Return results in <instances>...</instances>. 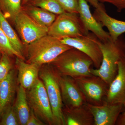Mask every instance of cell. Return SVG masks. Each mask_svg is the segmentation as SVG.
Masks as SVG:
<instances>
[{
    "instance_id": "obj_4",
    "label": "cell",
    "mask_w": 125,
    "mask_h": 125,
    "mask_svg": "<svg viewBox=\"0 0 125 125\" xmlns=\"http://www.w3.org/2000/svg\"><path fill=\"white\" fill-rule=\"evenodd\" d=\"M42 66L39 77L45 85L49 98L55 125H65L62 113L63 104L59 83L60 74L51 65Z\"/></svg>"
},
{
    "instance_id": "obj_2",
    "label": "cell",
    "mask_w": 125,
    "mask_h": 125,
    "mask_svg": "<svg viewBox=\"0 0 125 125\" xmlns=\"http://www.w3.org/2000/svg\"><path fill=\"white\" fill-rule=\"evenodd\" d=\"M61 75L73 78L91 76V66L93 62L85 53L72 48L63 52L50 64Z\"/></svg>"
},
{
    "instance_id": "obj_24",
    "label": "cell",
    "mask_w": 125,
    "mask_h": 125,
    "mask_svg": "<svg viewBox=\"0 0 125 125\" xmlns=\"http://www.w3.org/2000/svg\"><path fill=\"white\" fill-rule=\"evenodd\" d=\"M2 115V119L0 122V125H20L14 106H10L7 108Z\"/></svg>"
},
{
    "instance_id": "obj_13",
    "label": "cell",
    "mask_w": 125,
    "mask_h": 125,
    "mask_svg": "<svg viewBox=\"0 0 125 125\" xmlns=\"http://www.w3.org/2000/svg\"><path fill=\"white\" fill-rule=\"evenodd\" d=\"M78 14L87 30L93 33L102 42L111 39L108 32L103 28L102 24L91 13L89 6L86 0H78Z\"/></svg>"
},
{
    "instance_id": "obj_31",
    "label": "cell",
    "mask_w": 125,
    "mask_h": 125,
    "mask_svg": "<svg viewBox=\"0 0 125 125\" xmlns=\"http://www.w3.org/2000/svg\"><path fill=\"white\" fill-rule=\"evenodd\" d=\"M30 0H22V4H27Z\"/></svg>"
},
{
    "instance_id": "obj_33",
    "label": "cell",
    "mask_w": 125,
    "mask_h": 125,
    "mask_svg": "<svg viewBox=\"0 0 125 125\" xmlns=\"http://www.w3.org/2000/svg\"><path fill=\"white\" fill-rule=\"evenodd\" d=\"M124 107H125V103L124 104Z\"/></svg>"
},
{
    "instance_id": "obj_26",
    "label": "cell",
    "mask_w": 125,
    "mask_h": 125,
    "mask_svg": "<svg viewBox=\"0 0 125 125\" xmlns=\"http://www.w3.org/2000/svg\"><path fill=\"white\" fill-rule=\"evenodd\" d=\"M65 12L78 14V0H56Z\"/></svg>"
},
{
    "instance_id": "obj_14",
    "label": "cell",
    "mask_w": 125,
    "mask_h": 125,
    "mask_svg": "<svg viewBox=\"0 0 125 125\" xmlns=\"http://www.w3.org/2000/svg\"><path fill=\"white\" fill-rule=\"evenodd\" d=\"M93 15L103 27L107 29L112 40H116L125 33V21L116 19L108 15L103 3L95 9Z\"/></svg>"
},
{
    "instance_id": "obj_23",
    "label": "cell",
    "mask_w": 125,
    "mask_h": 125,
    "mask_svg": "<svg viewBox=\"0 0 125 125\" xmlns=\"http://www.w3.org/2000/svg\"><path fill=\"white\" fill-rule=\"evenodd\" d=\"M0 52L10 56L24 60L23 56L17 52L11 45L9 39L0 27Z\"/></svg>"
},
{
    "instance_id": "obj_18",
    "label": "cell",
    "mask_w": 125,
    "mask_h": 125,
    "mask_svg": "<svg viewBox=\"0 0 125 125\" xmlns=\"http://www.w3.org/2000/svg\"><path fill=\"white\" fill-rule=\"evenodd\" d=\"M20 125H27L30 113L27 98L26 89L20 85L17 89V94L14 106Z\"/></svg>"
},
{
    "instance_id": "obj_28",
    "label": "cell",
    "mask_w": 125,
    "mask_h": 125,
    "mask_svg": "<svg viewBox=\"0 0 125 125\" xmlns=\"http://www.w3.org/2000/svg\"><path fill=\"white\" fill-rule=\"evenodd\" d=\"M45 123L38 118L33 111L30 109V114L27 124V125H43Z\"/></svg>"
},
{
    "instance_id": "obj_29",
    "label": "cell",
    "mask_w": 125,
    "mask_h": 125,
    "mask_svg": "<svg viewBox=\"0 0 125 125\" xmlns=\"http://www.w3.org/2000/svg\"><path fill=\"white\" fill-rule=\"evenodd\" d=\"M115 125H125V110L119 115Z\"/></svg>"
},
{
    "instance_id": "obj_11",
    "label": "cell",
    "mask_w": 125,
    "mask_h": 125,
    "mask_svg": "<svg viewBox=\"0 0 125 125\" xmlns=\"http://www.w3.org/2000/svg\"><path fill=\"white\" fill-rule=\"evenodd\" d=\"M59 83L62 102L65 106L76 107L87 103L85 96L73 78L60 74Z\"/></svg>"
},
{
    "instance_id": "obj_22",
    "label": "cell",
    "mask_w": 125,
    "mask_h": 125,
    "mask_svg": "<svg viewBox=\"0 0 125 125\" xmlns=\"http://www.w3.org/2000/svg\"><path fill=\"white\" fill-rule=\"evenodd\" d=\"M31 4L55 14L65 12L56 0H31Z\"/></svg>"
},
{
    "instance_id": "obj_16",
    "label": "cell",
    "mask_w": 125,
    "mask_h": 125,
    "mask_svg": "<svg viewBox=\"0 0 125 125\" xmlns=\"http://www.w3.org/2000/svg\"><path fill=\"white\" fill-rule=\"evenodd\" d=\"M16 64L18 71V82L25 89H29L39 79L42 66L34 63H27L17 57Z\"/></svg>"
},
{
    "instance_id": "obj_17",
    "label": "cell",
    "mask_w": 125,
    "mask_h": 125,
    "mask_svg": "<svg viewBox=\"0 0 125 125\" xmlns=\"http://www.w3.org/2000/svg\"><path fill=\"white\" fill-rule=\"evenodd\" d=\"M16 89L15 74L11 70L5 79L0 81V115L11 106Z\"/></svg>"
},
{
    "instance_id": "obj_8",
    "label": "cell",
    "mask_w": 125,
    "mask_h": 125,
    "mask_svg": "<svg viewBox=\"0 0 125 125\" xmlns=\"http://www.w3.org/2000/svg\"><path fill=\"white\" fill-rule=\"evenodd\" d=\"M65 45L80 50L89 57L96 69L100 67L103 56L99 45L100 40L93 33L76 38L66 37L60 39Z\"/></svg>"
},
{
    "instance_id": "obj_30",
    "label": "cell",
    "mask_w": 125,
    "mask_h": 125,
    "mask_svg": "<svg viewBox=\"0 0 125 125\" xmlns=\"http://www.w3.org/2000/svg\"><path fill=\"white\" fill-rule=\"evenodd\" d=\"M86 1L89 2L95 9L100 7L101 4V3L99 2V0H86Z\"/></svg>"
},
{
    "instance_id": "obj_1",
    "label": "cell",
    "mask_w": 125,
    "mask_h": 125,
    "mask_svg": "<svg viewBox=\"0 0 125 125\" xmlns=\"http://www.w3.org/2000/svg\"><path fill=\"white\" fill-rule=\"evenodd\" d=\"M103 59L98 69H91L90 73L99 76L109 86L117 73L116 63L125 56V38L121 35L116 40L111 39L99 42Z\"/></svg>"
},
{
    "instance_id": "obj_32",
    "label": "cell",
    "mask_w": 125,
    "mask_h": 125,
    "mask_svg": "<svg viewBox=\"0 0 125 125\" xmlns=\"http://www.w3.org/2000/svg\"><path fill=\"white\" fill-rule=\"evenodd\" d=\"M1 54H1V52H0V58L1 56Z\"/></svg>"
},
{
    "instance_id": "obj_15",
    "label": "cell",
    "mask_w": 125,
    "mask_h": 125,
    "mask_svg": "<svg viewBox=\"0 0 125 125\" xmlns=\"http://www.w3.org/2000/svg\"><path fill=\"white\" fill-rule=\"evenodd\" d=\"M65 125H94L93 116L85 105L70 108L63 106Z\"/></svg>"
},
{
    "instance_id": "obj_19",
    "label": "cell",
    "mask_w": 125,
    "mask_h": 125,
    "mask_svg": "<svg viewBox=\"0 0 125 125\" xmlns=\"http://www.w3.org/2000/svg\"><path fill=\"white\" fill-rule=\"evenodd\" d=\"M0 27L9 39L14 48L23 55V46L15 31L0 10Z\"/></svg>"
},
{
    "instance_id": "obj_21",
    "label": "cell",
    "mask_w": 125,
    "mask_h": 125,
    "mask_svg": "<svg viewBox=\"0 0 125 125\" xmlns=\"http://www.w3.org/2000/svg\"><path fill=\"white\" fill-rule=\"evenodd\" d=\"M22 0H0V10L5 17L14 21L22 10Z\"/></svg>"
},
{
    "instance_id": "obj_5",
    "label": "cell",
    "mask_w": 125,
    "mask_h": 125,
    "mask_svg": "<svg viewBox=\"0 0 125 125\" xmlns=\"http://www.w3.org/2000/svg\"><path fill=\"white\" fill-rule=\"evenodd\" d=\"M79 14L65 12L58 15L48 28V34L58 39L76 38L88 33Z\"/></svg>"
},
{
    "instance_id": "obj_7",
    "label": "cell",
    "mask_w": 125,
    "mask_h": 125,
    "mask_svg": "<svg viewBox=\"0 0 125 125\" xmlns=\"http://www.w3.org/2000/svg\"><path fill=\"white\" fill-rule=\"evenodd\" d=\"M73 78L85 96L87 103L96 106L102 105L109 87L104 80L93 75Z\"/></svg>"
},
{
    "instance_id": "obj_10",
    "label": "cell",
    "mask_w": 125,
    "mask_h": 125,
    "mask_svg": "<svg viewBox=\"0 0 125 125\" xmlns=\"http://www.w3.org/2000/svg\"><path fill=\"white\" fill-rule=\"evenodd\" d=\"M93 116L94 125H115L120 114L125 110L122 104L109 103L104 101L102 105L85 104Z\"/></svg>"
},
{
    "instance_id": "obj_20",
    "label": "cell",
    "mask_w": 125,
    "mask_h": 125,
    "mask_svg": "<svg viewBox=\"0 0 125 125\" xmlns=\"http://www.w3.org/2000/svg\"><path fill=\"white\" fill-rule=\"evenodd\" d=\"M29 14L40 24L49 28L56 18V14L34 6L28 8Z\"/></svg>"
},
{
    "instance_id": "obj_9",
    "label": "cell",
    "mask_w": 125,
    "mask_h": 125,
    "mask_svg": "<svg viewBox=\"0 0 125 125\" xmlns=\"http://www.w3.org/2000/svg\"><path fill=\"white\" fill-rule=\"evenodd\" d=\"M14 22L23 42L28 45L48 34V28L39 23L22 10Z\"/></svg>"
},
{
    "instance_id": "obj_25",
    "label": "cell",
    "mask_w": 125,
    "mask_h": 125,
    "mask_svg": "<svg viewBox=\"0 0 125 125\" xmlns=\"http://www.w3.org/2000/svg\"><path fill=\"white\" fill-rule=\"evenodd\" d=\"M0 58V81L7 77L13 67L10 56L5 53H1Z\"/></svg>"
},
{
    "instance_id": "obj_12",
    "label": "cell",
    "mask_w": 125,
    "mask_h": 125,
    "mask_svg": "<svg viewBox=\"0 0 125 125\" xmlns=\"http://www.w3.org/2000/svg\"><path fill=\"white\" fill-rule=\"evenodd\" d=\"M117 73L110 84L104 101L109 103H125V56L116 63Z\"/></svg>"
},
{
    "instance_id": "obj_3",
    "label": "cell",
    "mask_w": 125,
    "mask_h": 125,
    "mask_svg": "<svg viewBox=\"0 0 125 125\" xmlns=\"http://www.w3.org/2000/svg\"><path fill=\"white\" fill-rule=\"evenodd\" d=\"M71 47L60 39L47 34L28 45V62L42 66L50 64Z\"/></svg>"
},
{
    "instance_id": "obj_27",
    "label": "cell",
    "mask_w": 125,
    "mask_h": 125,
    "mask_svg": "<svg viewBox=\"0 0 125 125\" xmlns=\"http://www.w3.org/2000/svg\"><path fill=\"white\" fill-rule=\"evenodd\" d=\"M102 3H108L114 5L116 8L117 11L121 12L125 9V0H99Z\"/></svg>"
},
{
    "instance_id": "obj_6",
    "label": "cell",
    "mask_w": 125,
    "mask_h": 125,
    "mask_svg": "<svg viewBox=\"0 0 125 125\" xmlns=\"http://www.w3.org/2000/svg\"><path fill=\"white\" fill-rule=\"evenodd\" d=\"M28 90L27 98L30 109L45 124L55 125L51 104L42 81L39 78Z\"/></svg>"
}]
</instances>
